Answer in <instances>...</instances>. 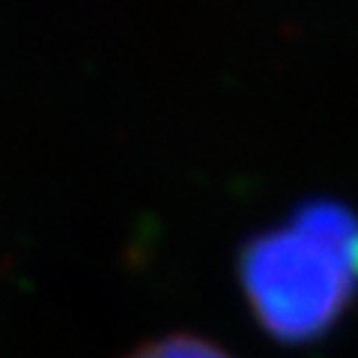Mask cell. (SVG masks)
I'll return each instance as SVG.
<instances>
[{
    "label": "cell",
    "mask_w": 358,
    "mask_h": 358,
    "mask_svg": "<svg viewBox=\"0 0 358 358\" xmlns=\"http://www.w3.org/2000/svg\"><path fill=\"white\" fill-rule=\"evenodd\" d=\"M126 358H233V355L224 346L200 338V334L179 331V334H162V338L141 343Z\"/></svg>",
    "instance_id": "7a4b0ae2"
},
{
    "label": "cell",
    "mask_w": 358,
    "mask_h": 358,
    "mask_svg": "<svg viewBox=\"0 0 358 358\" xmlns=\"http://www.w3.org/2000/svg\"><path fill=\"white\" fill-rule=\"evenodd\" d=\"M239 287L272 341H322L358 299V212L341 200H305L287 221L245 239Z\"/></svg>",
    "instance_id": "6da1fadb"
}]
</instances>
